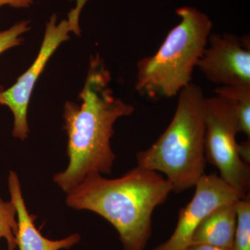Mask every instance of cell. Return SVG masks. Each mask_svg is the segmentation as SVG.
Masks as SVG:
<instances>
[{
    "label": "cell",
    "instance_id": "6da1fadb",
    "mask_svg": "<svg viewBox=\"0 0 250 250\" xmlns=\"http://www.w3.org/2000/svg\"><path fill=\"white\" fill-rule=\"evenodd\" d=\"M111 81L100 54L91 56L84 85L79 94L82 104L72 101L64 104L69 163L63 172L54 174L53 181L66 193L90 173L111 174L116 158L111 147L115 123L132 114L135 108L115 96Z\"/></svg>",
    "mask_w": 250,
    "mask_h": 250
},
{
    "label": "cell",
    "instance_id": "7a4b0ae2",
    "mask_svg": "<svg viewBox=\"0 0 250 250\" xmlns=\"http://www.w3.org/2000/svg\"><path fill=\"white\" fill-rule=\"evenodd\" d=\"M172 184L162 174L137 166L116 179L90 173L67 192L66 204L106 219L124 250H145L152 236V215L167 200Z\"/></svg>",
    "mask_w": 250,
    "mask_h": 250
},
{
    "label": "cell",
    "instance_id": "3957f363",
    "mask_svg": "<svg viewBox=\"0 0 250 250\" xmlns=\"http://www.w3.org/2000/svg\"><path fill=\"white\" fill-rule=\"evenodd\" d=\"M205 98L201 87L193 83L181 90L167 129L136 154L137 166L165 174L176 193L195 187L205 174Z\"/></svg>",
    "mask_w": 250,
    "mask_h": 250
},
{
    "label": "cell",
    "instance_id": "277c9868",
    "mask_svg": "<svg viewBox=\"0 0 250 250\" xmlns=\"http://www.w3.org/2000/svg\"><path fill=\"white\" fill-rule=\"evenodd\" d=\"M181 18L157 52L137 62L135 89L149 99L170 98L192 83L194 69L208 44L213 22L195 8L176 10Z\"/></svg>",
    "mask_w": 250,
    "mask_h": 250
},
{
    "label": "cell",
    "instance_id": "5b68a950",
    "mask_svg": "<svg viewBox=\"0 0 250 250\" xmlns=\"http://www.w3.org/2000/svg\"><path fill=\"white\" fill-rule=\"evenodd\" d=\"M205 156L215 166L220 177L232 188L241 199L250 196V166L238 152V121L231 104L216 96L205 101Z\"/></svg>",
    "mask_w": 250,
    "mask_h": 250
},
{
    "label": "cell",
    "instance_id": "8992f818",
    "mask_svg": "<svg viewBox=\"0 0 250 250\" xmlns=\"http://www.w3.org/2000/svg\"><path fill=\"white\" fill-rule=\"evenodd\" d=\"M57 16L52 15L46 24L45 34L37 57L12 86L4 89L0 85V104L6 106L14 117L12 134L21 141L27 139L29 133L27 111L31 94L38 79L59 45L70 39V33L81 34L80 18L69 13L67 20L57 23Z\"/></svg>",
    "mask_w": 250,
    "mask_h": 250
},
{
    "label": "cell",
    "instance_id": "52a82bcc",
    "mask_svg": "<svg viewBox=\"0 0 250 250\" xmlns=\"http://www.w3.org/2000/svg\"><path fill=\"white\" fill-rule=\"evenodd\" d=\"M191 201L179 211L177 227L172 236L152 250H181L190 244L194 231L200 223L220 206L241 200L238 194L215 173L204 174L195 186Z\"/></svg>",
    "mask_w": 250,
    "mask_h": 250
},
{
    "label": "cell",
    "instance_id": "ba28073f",
    "mask_svg": "<svg viewBox=\"0 0 250 250\" xmlns=\"http://www.w3.org/2000/svg\"><path fill=\"white\" fill-rule=\"evenodd\" d=\"M197 67L215 84H250V39L210 34Z\"/></svg>",
    "mask_w": 250,
    "mask_h": 250
},
{
    "label": "cell",
    "instance_id": "9c48e42d",
    "mask_svg": "<svg viewBox=\"0 0 250 250\" xmlns=\"http://www.w3.org/2000/svg\"><path fill=\"white\" fill-rule=\"evenodd\" d=\"M8 188L11 201L14 204L17 211L18 231L16 238L20 250H69L80 243L81 236L77 233L60 240H50L42 236L34 223L36 216L28 211L19 177L14 171L9 172Z\"/></svg>",
    "mask_w": 250,
    "mask_h": 250
},
{
    "label": "cell",
    "instance_id": "30bf717a",
    "mask_svg": "<svg viewBox=\"0 0 250 250\" xmlns=\"http://www.w3.org/2000/svg\"><path fill=\"white\" fill-rule=\"evenodd\" d=\"M236 203L220 206L207 215L195 229L189 245H208L233 250L236 228Z\"/></svg>",
    "mask_w": 250,
    "mask_h": 250
},
{
    "label": "cell",
    "instance_id": "8fae6325",
    "mask_svg": "<svg viewBox=\"0 0 250 250\" xmlns=\"http://www.w3.org/2000/svg\"><path fill=\"white\" fill-rule=\"evenodd\" d=\"M215 93L229 102L236 114L240 132L250 139V84L220 85Z\"/></svg>",
    "mask_w": 250,
    "mask_h": 250
},
{
    "label": "cell",
    "instance_id": "7c38bea8",
    "mask_svg": "<svg viewBox=\"0 0 250 250\" xmlns=\"http://www.w3.org/2000/svg\"><path fill=\"white\" fill-rule=\"evenodd\" d=\"M236 228L233 250H250V198L241 199L236 203Z\"/></svg>",
    "mask_w": 250,
    "mask_h": 250
},
{
    "label": "cell",
    "instance_id": "4fadbf2b",
    "mask_svg": "<svg viewBox=\"0 0 250 250\" xmlns=\"http://www.w3.org/2000/svg\"><path fill=\"white\" fill-rule=\"evenodd\" d=\"M18 231L17 211L12 202H6L0 197V239L7 243L8 250L17 248L16 236Z\"/></svg>",
    "mask_w": 250,
    "mask_h": 250
},
{
    "label": "cell",
    "instance_id": "5bb4252c",
    "mask_svg": "<svg viewBox=\"0 0 250 250\" xmlns=\"http://www.w3.org/2000/svg\"><path fill=\"white\" fill-rule=\"evenodd\" d=\"M30 21H20L9 29L0 31V54L12 47L22 45V35L30 30Z\"/></svg>",
    "mask_w": 250,
    "mask_h": 250
},
{
    "label": "cell",
    "instance_id": "9a60e30c",
    "mask_svg": "<svg viewBox=\"0 0 250 250\" xmlns=\"http://www.w3.org/2000/svg\"><path fill=\"white\" fill-rule=\"evenodd\" d=\"M34 1L35 0H0V7L8 5L13 8L24 9L30 7L31 5L34 4Z\"/></svg>",
    "mask_w": 250,
    "mask_h": 250
},
{
    "label": "cell",
    "instance_id": "2e32d148",
    "mask_svg": "<svg viewBox=\"0 0 250 250\" xmlns=\"http://www.w3.org/2000/svg\"><path fill=\"white\" fill-rule=\"evenodd\" d=\"M250 139L238 144V152L242 160L246 164L250 162Z\"/></svg>",
    "mask_w": 250,
    "mask_h": 250
},
{
    "label": "cell",
    "instance_id": "e0dca14e",
    "mask_svg": "<svg viewBox=\"0 0 250 250\" xmlns=\"http://www.w3.org/2000/svg\"><path fill=\"white\" fill-rule=\"evenodd\" d=\"M181 250H228L217 248V247L208 246V245L197 244L189 245Z\"/></svg>",
    "mask_w": 250,
    "mask_h": 250
},
{
    "label": "cell",
    "instance_id": "ac0fdd59",
    "mask_svg": "<svg viewBox=\"0 0 250 250\" xmlns=\"http://www.w3.org/2000/svg\"><path fill=\"white\" fill-rule=\"evenodd\" d=\"M68 1H74V0H68ZM76 1V0H75Z\"/></svg>",
    "mask_w": 250,
    "mask_h": 250
}]
</instances>
